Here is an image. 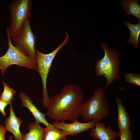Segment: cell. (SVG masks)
I'll use <instances>...</instances> for the list:
<instances>
[{
    "mask_svg": "<svg viewBox=\"0 0 140 140\" xmlns=\"http://www.w3.org/2000/svg\"><path fill=\"white\" fill-rule=\"evenodd\" d=\"M83 97V92L79 86L65 85L60 93L50 98L46 115L55 121L78 120Z\"/></svg>",
    "mask_w": 140,
    "mask_h": 140,
    "instance_id": "1",
    "label": "cell"
},
{
    "mask_svg": "<svg viewBox=\"0 0 140 140\" xmlns=\"http://www.w3.org/2000/svg\"><path fill=\"white\" fill-rule=\"evenodd\" d=\"M100 45L103 50L104 55L95 63V75L97 77L102 76L106 79V82L104 88L106 90L109 85L115 83L120 79V53L115 48H111L105 43H101Z\"/></svg>",
    "mask_w": 140,
    "mask_h": 140,
    "instance_id": "2",
    "label": "cell"
},
{
    "mask_svg": "<svg viewBox=\"0 0 140 140\" xmlns=\"http://www.w3.org/2000/svg\"><path fill=\"white\" fill-rule=\"evenodd\" d=\"M105 90L103 87L96 89L92 96L83 103L80 114L85 121L88 122L92 120L95 122H100L108 116L110 105Z\"/></svg>",
    "mask_w": 140,
    "mask_h": 140,
    "instance_id": "3",
    "label": "cell"
},
{
    "mask_svg": "<svg viewBox=\"0 0 140 140\" xmlns=\"http://www.w3.org/2000/svg\"><path fill=\"white\" fill-rule=\"evenodd\" d=\"M65 33L66 37L65 40L52 52L44 54L36 50L35 70L39 73L43 85V106L46 108L48 106L50 99L47 89L48 75L52 62L56 54L68 41L69 34L67 32Z\"/></svg>",
    "mask_w": 140,
    "mask_h": 140,
    "instance_id": "4",
    "label": "cell"
},
{
    "mask_svg": "<svg viewBox=\"0 0 140 140\" xmlns=\"http://www.w3.org/2000/svg\"><path fill=\"white\" fill-rule=\"evenodd\" d=\"M11 21L8 30L11 37L18 32L25 22L30 19L32 10L31 0H14L9 4Z\"/></svg>",
    "mask_w": 140,
    "mask_h": 140,
    "instance_id": "5",
    "label": "cell"
},
{
    "mask_svg": "<svg viewBox=\"0 0 140 140\" xmlns=\"http://www.w3.org/2000/svg\"><path fill=\"white\" fill-rule=\"evenodd\" d=\"M11 37L15 46L35 63L36 37L31 29L30 20H26L19 31Z\"/></svg>",
    "mask_w": 140,
    "mask_h": 140,
    "instance_id": "6",
    "label": "cell"
},
{
    "mask_svg": "<svg viewBox=\"0 0 140 140\" xmlns=\"http://www.w3.org/2000/svg\"><path fill=\"white\" fill-rule=\"evenodd\" d=\"M7 44L8 47L5 54L0 57V69L4 75L8 67L12 65L35 70V63L21 52L11 43V36L7 29Z\"/></svg>",
    "mask_w": 140,
    "mask_h": 140,
    "instance_id": "7",
    "label": "cell"
},
{
    "mask_svg": "<svg viewBox=\"0 0 140 140\" xmlns=\"http://www.w3.org/2000/svg\"><path fill=\"white\" fill-rule=\"evenodd\" d=\"M64 121L61 122L55 121L51 124L55 127L63 130L65 134L68 135L76 136L78 134L88 131L94 127L96 122L93 120L82 123L76 120L71 123L65 122Z\"/></svg>",
    "mask_w": 140,
    "mask_h": 140,
    "instance_id": "8",
    "label": "cell"
},
{
    "mask_svg": "<svg viewBox=\"0 0 140 140\" xmlns=\"http://www.w3.org/2000/svg\"><path fill=\"white\" fill-rule=\"evenodd\" d=\"M90 130L89 134L94 140H115L119 136L118 132L113 130L109 126L106 127L100 122H96L95 127Z\"/></svg>",
    "mask_w": 140,
    "mask_h": 140,
    "instance_id": "9",
    "label": "cell"
},
{
    "mask_svg": "<svg viewBox=\"0 0 140 140\" xmlns=\"http://www.w3.org/2000/svg\"><path fill=\"white\" fill-rule=\"evenodd\" d=\"M10 105L9 116L6 117L4 121L5 127L7 131L10 132L13 134L15 140H22L23 135L20 132L19 127L22 123V120L16 116L12 103Z\"/></svg>",
    "mask_w": 140,
    "mask_h": 140,
    "instance_id": "10",
    "label": "cell"
},
{
    "mask_svg": "<svg viewBox=\"0 0 140 140\" xmlns=\"http://www.w3.org/2000/svg\"><path fill=\"white\" fill-rule=\"evenodd\" d=\"M19 97L21 101L22 107H25L30 110L35 118L36 122L42 123L46 127L51 125L45 118L46 114L42 113L37 108L30 97L22 92H20Z\"/></svg>",
    "mask_w": 140,
    "mask_h": 140,
    "instance_id": "11",
    "label": "cell"
},
{
    "mask_svg": "<svg viewBox=\"0 0 140 140\" xmlns=\"http://www.w3.org/2000/svg\"><path fill=\"white\" fill-rule=\"evenodd\" d=\"M116 102L118 113L117 121L119 131L129 130L130 120L125 109L119 98L116 99Z\"/></svg>",
    "mask_w": 140,
    "mask_h": 140,
    "instance_id": "12",
    "label": "cell"
},
{
    "mask_svg": "<svg viewBox=\"0 0 140 140\" xmlns=\"http://www.w3.org/2000/svg\"><path fill=\"white\" fill-rule=\"evenodd\" d=\"M29 131L23 135L22 140H42L45 128L41 127L40 123L31 122L29 125Z\"/></svg>",
    "mask_w": 140,
    "mask_h": 140,
    "instance_id": "13",
    "label": "cell"
},
{
    "mask_svg": "<svg viewBox=\"0 0 140 140\" xmlns=\"http://www.w3.org/2000/svg\"><path fill=\"white\" fill-rule=\"evenodd\" d=\"M138 23L134 24L130 23L129 20L123 22L122 23L129 29L130 33L127 43L132 44L137 49L139 45V37L140 34V20Z\"/></svg>",
    "mask_w": 140,
    "mask_h": 140,
    "instance_id": "14",
    "label": "cell"
},
{
    "mask_svg": "<svg viewBox=\"0 0 140 140\" xmlns=\"http://www.w3.org/2000/svg\"><path fill=\"white\" fill-rule=\"evenodd\" d=\"M120 5L128 16L132 15L140 20V6L137 0H122Z\"/></svg>",
    "mask_w": 140,
    "mask_h": 140,
    "instance_id": "15",
    "label": "cell"
},
{
    "mask_svg": "<svg viewBox=\"0 0 140 140\" xmlns=\"http://www.w3.org/2000/svg\"><path fill=\"white\" fill-rule=\"evenodd\" d=\"M67 136L63 130L57 128L51 124L45 128L42 140H66Z\"/></svg>",
    "mask_w": 140,
    "mask_h": 140,
    "instance_id": "16",
    "label": "cell"
},
{
    "mask_svg": "<svg viewBox=\"0 0 140 140\" xmlns=\"http://www.w3.org/2000/svg\"><path fill=\"white\" fill-rule=\"evenodd\" d=\"M4 87L3 92L0 94V99L10 104L12 103L16 93V90L11 88L8 84L3 82Z\"/></svg>",
    "mask_w": 140,
    "mask_h": 140,
    "instance_id": "17",
    "label": "cell"
},
{
    "mask_svg": "<svg viewBox=\"0 0 140 140\" xmlns=\"http://www.w3.org/2000/svg\"><path fill=\"white\" fill-rule=\"evenodd\" d=\"M125 81L130 84L140 86V74L127 73L124 75Z\"/></svg>",
    "mask_w": 140,
    "mask_h": 140,
    "instance_id": "18",
    "label": "cell"
},
{
    "mask_svg": "<svg viewBox=\"0 0 140 140\" xmlns=\"http://www.w3.org/2000/svg\"><path fill=\"white\" fill-rule=\"evenodd\" d=\"M120 140H131L132 134L129 130L127 131H119Z\"/></svg>",
    "mask_w": 140,
    "mask_h": 140,
    "instance_id": "19",
    "label": "cell"
},
{
    "mask_svg": "<svg viewBox=\"0 0 140 140\" xmlns=\"http://www.w3.org/2000/svg\"><path fill=\"white\" fill-rule=\"evenodd\" d=\"M10 104L0 99V112L4 116L6 115L5 109L6 107Z\"/></svg>",
    "mask_w": 140,
    "mask_h": 140,
    "instance_id": "20",
    "label": "cell"
},
{
    "mask_svg": "<svg viewBox=\"0 0 140 140\" xmlns=\"http://www.w3.org/2000/svg\"><path fill=\"white\" fill-rule=\"evenodd\" d=\"M6 131L3 124H0V140H5V136Z\"/></svg>",
    "mask_w": 140,
    "mask_h": 140,
    "instance_id": "21",
    "label": "cell"
},
{
    "mask_svg": "<svg viewBox=\"0 0 140 140\" xmlns=\"http://www.w3.org/2000/svg\"><path fill=\"white\" fill-rule=\"evenodd\" d=\"M9 140H13V138L11 135H10L9 136Z\"/></svg>",
    "mask_w": 140,
    "mask_h": 140,
    "instance_id": "22",
    "label": "cell"
}]
</instances>
